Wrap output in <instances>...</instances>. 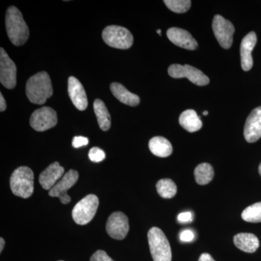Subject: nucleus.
I'll return each instance as SVG.
<instances>
[{"label":"nucleus","mask_w":261,"mask_h":261,"mask_svg":"<svg viewBox=\"0 0 261 261\" xmlns=\"http://www.w3.org/2000/svg\"><path fill=\"white\" fill-rule=\"evenodd\" d=\"M25 94L31 102L37 105L44 104L53 96V85L47 72H39L27 81Z\"/></svg>","instance_id":"obj_1"},{"label":"nucleus","mask_w":261,"mask_h":261,"mask_svg":"<svg viewBox=\"0 0 261 261\" xmlns=\"http://www.w3.org/2000/svg\"><path fill=\"white\" fill-rule=\"evenodd\" d=\"M5 25L10 42L15 46L23 45L29 37L28 25L16 7L8 8L5 15Z\"/></svg>","instance_id":"obj_2"},{"label":"nucleus","mask_w":261,"mask_h":261,"mask_svg":"<svg viewBox=\"0 0 261 261\" xmlns=\"http://www.w3.org/2000/svg\"><path fill=\"white\" fill-rule=\"evenodd\" d=\"M34 172L27 166H20L15 169L10 176V185L15 196L29 198L34 192Z\"/></svg>","instance_id":"obj_3"},{"label":"nucleus","mask_w":261,"mask_h":261,"mask_svg":"<svg viewBox=\"0 0 261 261\" xmlns=\"http://www.w3.org/2000/svg\"><path fill=\"white\" fill-rule=\"evenodd\" d=\"M149 250L154 261H171L172 253L169 242L161 228L152 227L147 233Z\"/></svg>","instance_id":"obj_4"},{"label":"nucleus","mask_w":261,"mask_h":261,"mask_svg":"<svg viewBox=\"0 0 261 261\" xmlns=\"http://www.w3.org/2000/svg\"><path fill=\"white\" fill-rule=\"evenodd\" d=\"M102 39L110 47L120 49H129L134 42L132 33L119 25L106 27L102 32Z\"/></svg>","instance_id":"obj_5"},{"label":"nucleus","mask_w":261,"mask_h":261,"mask_svg":"<svg viewBox=\"0 0 261 261\" xmlns=\"http://www.w3.org/2000/svg\"><path fill=\"white\" fill-rule=\"evenodd\" d=\"M99 199L94 195H88L81 200L72 211V217L77 224H89L95 216Z\"/></svg>","instance_id":"obj_6"},{"label":"nucleus","mask_w":261,"mask_h":261,"mask_svg":"<svg viewBox=\"0 0 261 261\" xmlns=\"http://www.w3.org/2000/svg\"><path fill=\"white\" fill-rule=\"evenodd\" d=\"M168 72L170 76L173 79L187 78L197 86H206L210 82L207 75L190 65L173 64L170 65Z\"/></svg>","instance_id":"obj_7"},{"label":"nucleus","mask_w":261,"mask_h":261,"mask_svg":"<svg viewBox=\"0 0 261 261\" xmlns=\"http://www.w3.org/2000/svg\"><path fill=\"white\" fill-rule=\"evenodd\" d=\"M215 37L220 45L224 49H229L232 45L234 27L231 22L220 15H215L212 23Z\"/></svg>","instance_id":"obj_8"},{"label":"nucleus","mask_w":261,"mask_h":261,"mask_svg":"<svg viewBox=\"0 0 261 261\" xmlns=\"http://www.w3.org/2000/svg\"><path fill=\"white\" fill-rule=\"evenodd\" d=\"M57 123V113L49 107L39 108L32 113L30 118L31 126L37 132H44L53 128Z\"/></svg>","instance_id":"obj_9"},{"label":"nucleus","mask_w":261,"mask_h":261,"mask_svg":"<svg viewBox=\"0 0 261 261\" xmlns=\"http://www.w3.org/2000/svg\"><path fill=\"white\" fill-rule=\"evenodd\" d=\"M79 179V173L75 170L70 169L65 173L58 183L49 190V195L53 197H58L63 204L69 203L71 198L67 194L68 190L74 186Z\"/></svg>","instance_id":"obj_10"},{"label":"nucleus","mask_w":261,"mask_h":261,"mask_svg":"<svg viewBox=\"0 0 261 261\" xmlns=\"http://www.w3.org/2000/svg\"><path fill=\"white\" fill-rule=\"evenodd\" d=\"M16 65L3 48L0 49V82L5 88L12 89L16 86Z\"/></svg>","instance_id":"obj_11"},{"label":"nucleus","mask_w":261,"mask_h":261,"mask_svg":"<svg viewBox=\"0 0 261 261\" xmlns=\"http://www.w3.org/2000/svg\"><path fill=\"white\" fill-rule=\"evenodd\" d=\"M129 230L128 217L122 212H115L110 216L106 231L111 238L121 240L126 238Z\"/></svg>","instance_id":"obj_12"},{"label":"nucleus","mask_w":261,"mask_h":261,"mask_svg":"<svg viewBox=\"0 0 261 261\" xmlns=\"http://www.w3.org/2000/svg\"><path fill=\"white\" fill-rule=\"evenodd\" d=\"M244 136L249 143L257 142L261 137V107L255 108L247 117Z\"/></svg>","instance_id":"obj_13"},{"label":"nucleus","mask_w":261,"mask_h":261,"mask_svg":"<svg viewBox=\"0 0 261 261\" xmlns=\"http://www.w3.org/2000/svg\"><path fill=\"white\" fill-rule=\"evenodd\" d=\"M68 92L72 102L80 111H85L88 106V99L83 85L73 76H70L68 82Z\"/></svg>","instance_id":"obj_14"},{"label":"nucleus","mask_w":261,"mask_h":261,"mask_svg":"<svg viewBox=\"0 0 261 261\" xmlns=\"http://www.w3.org/2000/svg\"><path fill=\"white\" fill-rule=\"evenodd\" d=\"M65 169L58 162L51 163L39 175V181L44 190H50L64 176Z\"/></svg>","instance_id":"obj_15"},{"label":"nucleus","mask_w":261,"mask_h":261,"mask_svg":"<svg viewBox=\"0 0 261 261\" xmlns=\"http://www.w3.org/2000/svg\"><path fill=\"white\" fill-rule=\"evenodd\" d=\"M167 37L175 45L189 50H195L197 47V42L191 34L185 29L171 28L167 31Z\"/></svg>","instance_id":"obj_16"},{"label":"nucleus","mask_w":261,"mask_h":261,"mask_svg":"<svg viewBox=\"0 0 261 261\" xmlns=\"http://www.w3.org/2000/svg\"><path fill=\"white\" fill-rule=\"evenodd\" d=\"M257 43V36L252 32L247 34L242 40L240 45V56H241V66L245 71L251 69L253 65L252 51Z\"/></svg>","instance_id":"obj_17"},{"label":"nucleus","mask_w":261,"mask_h":261,"mask_svg":"<svg viewBox=\"0 0 261 261\" xmlns=\"http://www.w3.org/2000/svg\"><path fill=\"white\" fill-rule=\"evenodd\" d=\"M235 246L242 251L252 253L256 251L260 246L258 239L253 233H240L233 237Z\"/></svg>","instance_id":"obj_18"},{"label":"nucleus","mask_w":261,"mask_h":261,"mask_svg":"<svg viewBox=\"0 0 261 261\" xmlns=\"http://www.w3.org/2000/svg\"><path fill=\"white\" fill-rule=\"evenodd\" d=\"M111 90L113 96L123 104L132 106V107L140 104V98L139 96L127 90L124 86L122 85L121 84L117 83V82L111 84Z\"/></svg>","instance_id":"obj_19"},{"label":"nucleus","mask_w":261,"mask_h":261,"mask_svg":"<svg viewBox=\"0 0 261 261\" xmlns=\"http://www.w3.org/2000/svg\"><path fill=\"white\" fill-rule=\"evenodd\" d=\"M149 148L152 154L160 158H166L171 155L173 147L171 142L163 137H154L149 142Z\"/></svg>","instance_id":"obj_20"},{"label":"nucleus","mask_w":261,"mask_h":261,"mask_svg":"<svg viewBox=\"0 0 261 261\" xmlns=\"http://www.w3.org/2000/svg\"><path fill=\"white\" fill-rule=\"evenodd\" d=\"M180 125L189 132H196L201 129L202 122L194 110H187L179 117Z\"/></svg>","instance_id":"obj_21"},{"label":"nucleus","mask_w":261,"mask_h":261,"mask_svg":"<svg viewBox=\"0 0 261 261\" xmlns=\"http://www.w3.org/2000/svg\"><path fill=\"white\" fill-rule=\"evenodd\" d=\"M94 111L97 118L99 128L104 132L109 130L111 126V115L103 101L99 99L94 100Z\"/></svg>","instance_id":"obj_22"},{"label":"nucleus","mask_w":261,"mask_h":261,"mask_svg":"<svg viewBox=\"0 0 261 261\" xmlns=\"http://www.w3.org/2000/svg\"><path fill=\"white\" fill-rule=\"evenodd\" d=\"M195 177L198 185H205L212 181L214 176V171L209 163H203L199 164L195 169Z\"/></svg>","instance_id":"obj_23"},{"label":"nucleus","mask_w":261,"mask_h":261,"mask_svg":"<svg viewBox=\"0 0 261 261\" xmlns=\"http://www.w3.org/2000/svg\"><path fill=\"white\" fill-rule=\"evenodd\" d=\"M158 193L163 198H172L177 192V187L173 180L170 178H163L156 184Z\"/></svg>","instance_id":"obj_24"},{"label":"nucleus","mask_w":261,"mask_h":261,"mask_svg":"<svg viewBox=\"0 0 261 261\" xmlns=\"http://www.w3.org/2000/svg\"><path fill=\"white\" fill-rule=\"evenodd\" d=\"M242 219L247 222H261V202L248 206L242 213Z\"/></svg>","instance_id":"obj_25"},{"label":"nucleus","mask_w":261,"mask_h":261,"mask_svg":"<svg viewBox=\"0 0 261 261\" xmlns=\"http://www.w3.org/2000/svg\"><path fill=\"white\" fill-rule=\"evenodd\" d=\"M164 3L171 11L184 13L190 10L192 2L190 0H165Z\"/></svg>","instance_id":"obj_26"},{"label":"nucleus","mask_w":261,"mask_h":261,"mask_svg":"<svg viewBox=\"0 0 261 261\" xmlns=\"http://www.w3.org/2000/svg\"><path fill=\"white\" fill-rule=\"evenodd\" d=\"M89 158L92 162L99 163L106 159V153L102 149L94 147L89 150Z\"/></svg>","instance_id":"obj_27"},{"label":"nucleus","mask_w":261,"mask_h":261,"mask_svg":"<svg viewBox=\"0 0 261 261\" xmlns=\"http://www.w3.org/2000/svg\"><path fill=\"white\" fill-rule=\"evenodd\" d=\"M90 261H114L103 250H97L91 257Z\"/></svg>","instance_id":"obj_28"},{"label":"nucleus","mask_w":261,"mask_h":261,"mask_svg":"<svg viewBox=\"0 0 261 261\" xmlns=\"http://www.w3.org/2000/svg\"><path fill=\"white\" fill-rule=\"evenodd\" d=\"M180 240L184 243H190L195 239L193 231L190 229L183 230L179 235Z\"/></svg>","instance_id":"obj_29"},{"label":"nucleus","mask_w":261,"mask_h":261,"mask_svg":"<svg viewBox=\"0 0 261 261\" xmlns=\"http://www.w3.org/2000/svg\"><path fill=\"white\" fill-rule=\"evenodd\" d=\"M89 140L87 137H75L72 141V145L74 148H80V147H83L88 145Z\"/></svg>","instance_id":"obj_30"},{"label":"nucleus","mask_w":261,"mask_h":261,"mask_svg":"<svg viewBox=\"0 0 261 261\" xmlns=\"http://www.w3.org/2000/svg\"><path fill=\"white\" fill-rule=\"evenodd\" d=\"M192 218L193 217L191 212H184L178 215L177 219L178 222L185 224V223L191 222Z\"/></svg>","instance_id":"obj_31"},{"label":"nucleus","mask_w":261,"mask_h":261,"mask_svg":"<svg viewBox=\"0 0 261 261\" xmlns=\"http://www.w3.org/2000/svg\"><path fill=\"white\" fill-rule=\"evenodd\" d=\"M198 261H216L213 258L210 254L208 253H202L199 257Z\"/></svg>","instance_id":"obj_32"},{"label":"nucleus","mask_w":261,"mask_h":261,"mask_svg":"<svg viewBox=\"0 0 261 261\" xmlns=\"http://www.w3.org/2000/svg\"><path fill=\"white\" fill-rule=\"evenodd\" d=\"M6 108L7 104L5 98L3 97V94L0 93V111L3 112L6 110Z\"/></svg>","instance_id":"obj_33"},{"label":"nucleus","mask_w":261,"mask_h":261,"mask_svg":"<svg viewBox=\"0 0 261 261\" xmlns=\"http://www.w3.org/2000/svg\"><path fill=\"white\" fill-rule=\"evenodd\" d=\"M5 247V240L3 238H0V252H2Z\"/></svg>","instance_id":"obj_34"},{"label":"nucleus","mask_w":261,"mask_h":261,"mask_svg":"<svg viewBox=\"0 0 261 261\" xmlns=\"http://www.w3.org/2000/svg\"><path fill=\"white\" fill-rule=\"evenodd\" d=\"M258 171H259V173H260V175L261 176V163L260 164V166H259Z\"/></svg>","instance_id":"obj_35"},{"label":"nucleus","mask_w":261,"mask_h":261,"mask_svg":"<svg viewBox=\"0 0 261 261\" xmlns=\"http://www.w3.org/2000/svg\"><path fill=\"white\" fill-rule=\"evenodd\" d=\"M203 115L204 116H207V115H208V112H207V111H204Z\"/></svg>","instance_id":"obj_36"},{"label":"nucleus","mask_w":261,"mask_h":261,"mask_svg":"<svg viewBox=\"0 0 261 261\" xmlns=\"http://www.w3.org/2000/svg\"><path fill=\"white\" fill-rule=\"evenodd\" d=\"M157 33L159 34V35H161V30H160V29L157 31Z\"/></svg>","instance_id":"obj_37"},{"label":"nucleus","mask_w":261,"mask_h":261,"mask_svg":"<svg viewBox=\"0 0 261 261\" xmlns=\"http://www.w3.org/2000/svg\"><path fill=\"white\" fill-rule=\"evenodd\" d=\"M60 261H63V260H60Z\"/></svg>","instance_id":"obj_38"}]
</instances>
